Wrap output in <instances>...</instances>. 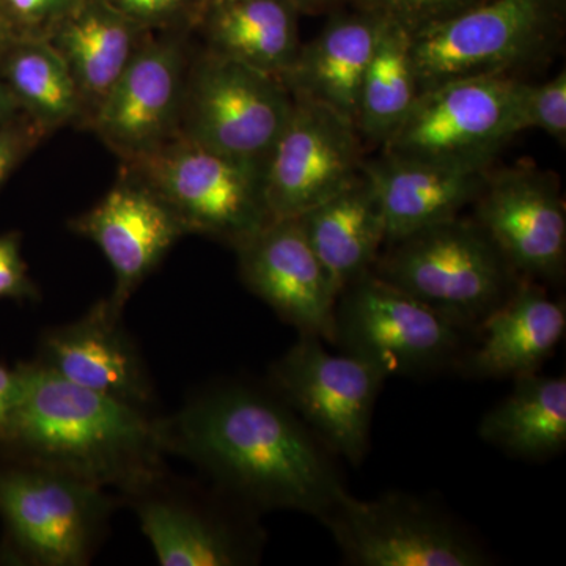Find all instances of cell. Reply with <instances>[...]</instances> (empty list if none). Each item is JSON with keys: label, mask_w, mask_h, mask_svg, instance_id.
<instances>
[{"label": "cell", "mask_w": 566, "mask_h": 566, "mask_svg": "<svg viewBox=\"0 0 566 566\" xmlns=\"http://www.w3.org/2000/svg\"><path fill=\"white\" fill-rule=\"evenodd\" d=\"M485 0H353L354 9L374 11L416 33L450 20Z\"/></svg>", "instance_id": "f1b7e54d"}, {"label": "cell", "mask_w": 566, "mask_h": 566, "mask_svg": "<svg viewBox=\"0 0 566 566\" xmlns=\"http://www.w3.org/2000/svg\"><path fill=\"white\" fill-rule=\"evenodd\" d=\"M22 394L21 365L10 368L0 364V442L9 431L11 419L17 411Z\"/></svg>", "instance_id": "836d02e7"}, {"label": "cell", "mask_w": 566, "mask_h": 566, "mask_svg": "<svg viewBox=\"0 0 566 566\" xmlns=\"http://www.w3.org/2000/svg\"><path fill=\"white\" fill-rule=\"evenodd\" d=\"M200 7L214 6V3L227 2V0H199Z\"/></svg>", "instance_id": "74e56055"}, {"label": "cell", "mask_w": 566, "mask_h": 566, "mask_svg": "<svg viewBox=\"0 0 566 566\" xmlns=\"http://www.w3.org/2000/svg\"><path fill=\"white\" fill-rule=\"evenodd\" d=\"M22 394L0 455L62 472L118 497L163 471V417L21 363Z\"/></svg>", "instance_id": "7a4b0ae2"}, {"label": "cell", "mask_w": 566, "mask_h": 566, "mask_svg": "<svg viewBox=\"0 0 566 566\" xmlns=\"http://www.w3.org/2000/svg\"><path fill=\"white\" fill-rule=\"evenodd\" d=\"M292 109L282 81L207 50L192 52L177 136L266 166Z\"/></svg>", "instance_id": "9c48e42d"}, {"label": "cell", "mask_w": 566, "mask_h": 566, "mask_svg": "<svg viewBox=\"0 0 566 566\" xmlns=\"http://www.w3.org/2000/svg\"><path fill=\"white\" fill-rule=\"evenodd\" d=\"M203 50L285 80L301 50L300 11L290 0H227L200 10Z\"/></svg>", "instance_id": "cb8c5ba5"}, {"label": "cell", "mask_w": 566, "mask_h": 566, "mask_svg": "<svg viewBox=\"0 0 566 566\" xmlns=\"http://www.w3.org/2000/svg\"><path fill=\"white\" fill-rule=\"evenodd\" d=\"M0 76L22 114L50 136L85 126V107L69 66L40 33H24L0 52Z\"/></svg>", "instance_id": "484cf974"}, {"label": "cell", "mask_w": 566, "mask_h": 566, "mask_svg": "<svg viewBox=\"0 0 566 566\" xmlns=\"http://www.w3.org/2000/svg\"><path fill=\"white\" fill-rule=\"evenodd\" d=\"M419 93L412 33L385 18L360 88L357 132L367 140L385 145L415 106Z\"/></svg>", "instance_id": "4316f807"}, {"label": "cell", "mask_w": 566, "mask_h": 566, "mask_svg": "<svg viewBox=\"0 0 566 566\" xmlns=\"http://www.w3.org/2000/svg\"><path fill=\"white\" fill-rule=\"evenodd\" d=\"M475 222L515 273L558 281L566 263V211L553 174L520 164L488 170L475 199Z\"/></svg>", "instance_id": "9a60e30c"}, {"label": "cell", "mask_w": 566, "mask_h": 566, "mask_svg": "<svg viewBox=\"0 0 566 566\" xmlns=\"http://www.w3.org/2000/svg\"><path fill=\"white\" fill-rule=\"evenodd\" d=\"M151 33L123 17L106 0H74L41 33L59 52L80 88L84 128Z\"/></svg>", "instance_id": "7402d4cb"}, {"label": "cell", "mask_w": 566, "mask_h": 566, "mask_svg": "<svg viewBox=\"0 0 566 566\" xmlns=\"http://www.w3.org/2000/svg\"><path fill=\"white\" fill-rule=\"evenodd\" d=\"M0 300H39V290L29 274L17 232L0 234Z\"/></svg>", "instance_id": "4dcf8cb0"}, {"label": "cell", "mask_w": 566, "mask_h": 566, "mask_svg": "<svg viewBox=\"0 0 566 566\" xmlns=\"http://www.w3.org/2000/svg\"><path fill=\"white\" fill-rule=\"evenodd\" d=\"M334 13L311 43L301 44L283 84L292 96L323 104L356 125L360 88L385 17L360 9Z\"/></svg>", "instance_id": "ffe728a7"}, {"label": "cell", "mask_w": 566, "mask_h": 566, "mask_svg": "<svg viewBox=\"0 0 566 566\" xmlns=\"http://www.w3.org/2000/svg\"><path fill=\"white\" fill-rule=\"evenodd\" d=\"M294 9L300 11V14H322L329 13V11H337L353 0H290Z\"/></svg>", "instance_id": "e575fe53"}, {"label": "cell", "mask_w": 566, "mask_h": 566, "mask_svg": "<svg viewBox=\"0 0 566 566\" xmlns=\"http://www.w3.org/2000/svg\"><path fill=\"white\" fill-rule=\"evenodd\" d=\"M371 273L460 326L485 319L515 289L512 270L479 223L460 218L387 243Z\"/></svg>", "instance_id": "277c9868"}, {"label": "cell", "mask_w": 566, "mask_h": 566, "mask_svg": "<svg viewBox=\"0 0 566 566\" xmlns=\"http://www.w3.org/2000/svg\"><path fill=\"white\" fill-rule=\"evenodd\" d=\"M517 128L539 129L565 144L566 140V73L562 70L543 84L524 82L517 102Z\"/></svg>", "instance_id": "83f0119b"}, {"label": "cell", "mask_w": 566, "mask_h": 566, "mask_svg": "<svg viewBox=\"0 0 566 566\" xmlns=\"http://www.w3.org/2000/svg\"><path fill=\"white\" fill-rule=\"evenodd\" d=\"M244 285L300 335L334 344L335 292L300 219H273L234 249Z\"/></svg>", "instance_id": "2e32d148"}, {"label": "cell", "mask_w": 566, "mask_h": 566, "mask_svg": "<svg viewBox=\"0 0 566 566\" xmlns=\"http://www.w3.org/2000/svg\"><path fill=\"white\" fill-rule=\"evenodd\" d=\"M120 505L104 488L0 455V564H91Z\"/></svg>", "instance_id": "3957f363"}, {"label": "cell", "mask_w": 566, "mask_h": 566, "mask_svg": "<svg viewBox=\"0 0 566 566\" xmlns=\"http://www.w3.org/2000/svg\"><path fill=\"white\" fill-rule=\"evenodd\" d=\"M356 125L337 112L293 96L285 128L264 166V197L273 219L300 218L363 170Z\"/></svg>", "instance_id": "5bb4252c"}, {"label": "cell", "mask_w": 566, "mask_h": 566, "mask_svg": "<svg viewBox=\"0 0 566 566\" xmlns=\"http://www.w3.org/2000/svg\"><path fill=\"white\" fill-rule=\"evenodd\" d=\"M193 32L151 33L93 112L87 129L133 161L177 136Z\"/></svg>", "instance_id": "4fadbf2b"}, {"label": "cell", "mask_w": 566, "mask_h": 566, "mask_svg": "<svg viewBox=\"0 0 566 566\" xmlns=\"http://www.w3.org/2000/svg\"><path fill=\"white\" fill-rule=\"evenodd\" d=\"M385 381L371 365L348 354H331L315 335H300L271 365L268 386L331 453L359 465L367 455L376 398Z\"/></svg>", "instance_id": "7c38bea8"}, {"label": "cell", "mask_w": 566, "mask_h": 566, "mask_svg": "<svg viewBox=\"0 0 566 566\" xmlns=\"http://www.w3.org/2000/svg\"><path fill=\"white\" fill-rule=\"evenodd\" d=\"M565 0H485L412 33L420 92L476 76H513L560 41Z\"/></svg>", "instance_id": "8992f818"}, {"label": "cell", "mask_w": 566, "mask_h": 566, "mask_svg": "<svg viewBox=\"0 0 566 566\" xmlns=\"http://www.w3.org/2000/svg\"><path fill=\"white\" fill-rule=\"evenodd\" d=\"M44 137L46 134L22 112L0 125V186Z\"/></svg>", "instance_id": "1f68e13d"}, {"label": "cell", "mask_w": 566, "mask_h": 566, "mask_svg": "<svg viewBox=\"0 0 566 566\" xmlns=\"http://www.w3.org/2000/svg\"><path fill=\"white\" fill-rule=\"evenodd\" d=\"M386 219L387 243L458 218L485 185L486 166L430 161L382 153L364 161Z\"/></svg>", "instance_id": "d6986e66"}, {"label": "cell", "mask_w": 566, "mask_h": 566, "mask_svg": "<svg viewBox=\"0 0 566 566\" xmlns=\"http://www.w3.org/2000/svg\"><path fill=\"white\" fill-rule=\"evenodd\" d=\"M463 331L449 316L370 271L338 293L333 345L386 379L423 376L460 359Z\"/></svg>", "instance_id": "52a82bcc"}, {"label": "cell", "mask_w": 566, "mask_h": 566, "mask_svg": "<svg viewBox=\"0 0 566 566\" xmlns=\"http://www.w3.org/2000/svg\"><path fill=\"white\" fill-rule=\"evenodd\" d=\"M24 33L28 32L22 31L20 25L11 20L3 7L0 6V52L7 50L13 41L20 39Z\"/></svg>", "instance_id": "d590c367"}, {"label": "cell", "mask_w": 566, "mask_h": 566, "mask_svg": "<svg viewBox=\"0 0 566 566\" xmlns=\"http://www.w3.org/2000/svg\"><path fill=\"white\" fill-rule=\"evenodd\" d=\"M163 438L166 453L255 513L289 510L322 521L345 490L329 450L270 386H205L163 417Z\"/></svg>", "instance_id": "6da1fadb"}, {"label": "cell", "mask_w": 566, "mask_h": 566, "mask_svg": "<svg viewBox=\"0 0 566 566\" xmlns=\"http://www.w3.org/2000/svg\"><path fill=\"white\" fill-rule=\"evenodd\" d=\"M21 114L20 107L14 102L10 88L7 87L6 81L0 76V125L13 118L14 115Z\"/></svg>", "instance_id": "8d00e7d4"}, {"label": "cell", "mask_w": 566, "mask_h": 566, "mask_svg": "<svg viewBox=\"0 0 566 566\" xmlns=\"http://www.w3.org/2000/svg\"><path fill=\"white\" fill-rule=\"evenodd\" d=\"M479 326L482 338L461 363L463 374L515 379L538 371L564 338L565 305L535 283H517Z\"/></svg>", "instance_id": "44dd1931"}, {"label": "cell", "mask_w": 566, "mask_h": 566, "mask_svg": "<svg viewBox=\"0 0 566 566\" xmlns=\"http://www.w3.org/2000/svg\"><path fill=\"white\" fill-rule=\"evenodd\" d=\"M163 566H245L259 562L264 532L248 506L218 488L153 476L122 499Z\"/></svg>", "instance_id": "ba28073f"}, {"label": "cell", "mask_w": 566, "mask_h": 566, "mask_svg": "<svg viewBox=\"0 0 566 566\" xmlns=\"http://www.w3.org/2000/svg\"><path fill=\"white\" fill-rule=\"evenodd\" d=\"M122 172L150 186L188 234L237 249L271 221L264 164L175 136L156 150L122 163Z\"/></svg>", "instance_id": "5b68a950"}, {"label": "cell", "mask_w": 566, "mask_h": 566, "mask_svg": "<svg viewBox=\"0 0 566 566\" xmlns=\"http://www.w3.org/2000/svg\"><path fill=\"white\" fill-rule=\"evenodd\" d=\"M35 360L73 385L155 408V387L139 346L107 297L76 322L44 331Z\"/></svg>", "instance_id": "ac0fdd59"}, {"label": "cell", "mask_w": 566, "mask_h": 566, "mask_svg": "<svg viewBox=\"0 0 566 566\" xmlns=\"http://www.w3.org/2000/svg\"><path fill=\"white\" fill-rule=\"evenodd\" d=\"M123 17L145 31L193 32L199 20V0H106Z\"/></svg>", "instance_id": "f546056e"}, {"label": "cell", "mask_w": 566, "mask_h": 566, "mask_svg": "<svg viewBox=\"0 0 566 566\" xmlns=\"http://www.w3.org/2000/svg\"><path fill=\"white\" fill-rule=\"evenodd\" d=\"M479 434L521 460L558 455L566 446L565 376H517L512 394L483 417Z\"/></svg>", "instance_id": "d4e9b609"}, {"label": "cell", "mask_w": 566, "mask_h": 566, "mask_svg": "<svg viewBox=\"0 0 566 566\" xmlns=\"http://www.w3.org/2000/svg\"><path fill=\"white\" fill-rule=\"evenodd\" d=\"M297 219L337 294L370 273L387 241L385 212L364 169L342 191Z\"/></svg>", "instance_id": "603a6c76"}, {"label": "cell", "mask_w": 566, "mask_h": 566, "mask_svg": "<svg viewBox=\"0 0 566 566\" xmlns=\"http://www.w3.org/2000/svg\"><path fill=\"white\" fill-rule=\"evenodd\" d=\"M523 84L515 76H476L424 88L382 153L490 167L520 134Z\"/></svg>", "instance_id": "8fae6325"}, {"label": "cell", "mask_w": 566, "mask_h": 566, "mask_svg": "<svg viewBox=\"0 0 566 566\" xmlns=\"http://www.w3.org/2000/svg\"><path fill=\"white\" fill-rule=\"evenodd\" d=\"M322 523L352 565L491 564L482 545L447 513L422 499L397 491L360 501L342 490Z\"/></svg>", "instance_id": "30bf717a"}, {"label": "cell", "mask_w": 566, "mask_h": 566, "mask_svg": "<svg viewBox=\"0 0 566 566\" xmlns=\"http://www.w3.org/2000/svg\"><path fill=\"white\" fill-rule=\"evenodd\" d=\"M74 0H0L7 14L28 33H43Z\"/></svg>", "instance_id": "d6a6232c"}, {"label": "cell", "mask_w": 566, "mask_h": 566, "mask_svg": "<svg viewBox=\"0 0 566 566\" xmlns=\"http://www.w3.org/2000/svg\"><path fill=\"white\" fill-rule=\"evenodd\" d=\"M70 227L98 245L109 262L115 285L107 303L118 315L170 249L188 234L150 186L125 172L95 207L74 218Z\"/></svg>", "instance_id": "e0dca14e"}]
</instances>
